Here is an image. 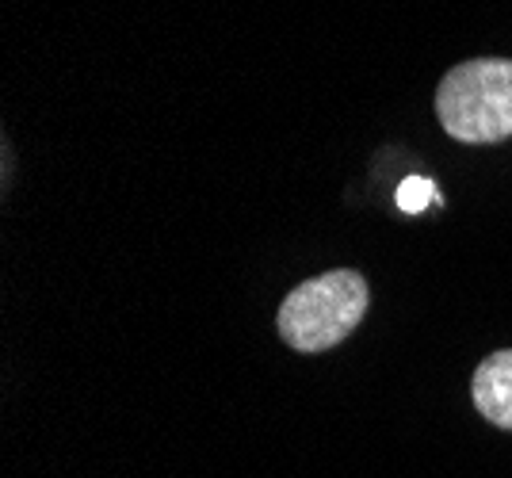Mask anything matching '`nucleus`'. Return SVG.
Masks as SVG:
<instances>
[{"mask_svg": "<svg viewBox=\"0 0 512 478\" xmlns=\"http://www.w3.org/2000/svg\"><path fill=\"white\" fill-rule=\"evenodd\" d=\"M440 127L467 146H493L512 138V62L474 58L463 62L436 88Z\"/></svg>", "mask_w": 512, "mask_h": 478, "instance_id": "obj_1", "label": "nucleus"}, {"mask_svg": "<svg viewBox=\"0 0 512 478\" xmlns=\"http://www.w3.org/2000/svg\"><path fill=\"white\" fill-rule=\"evenodd\" d=\"M367 283L352 268H337L314 280L299 283L279 306V337L295 352H325L341 345L344 337L367 314Z\"/></svg>", "mask_w": 512, "mask_h": 478, "instance_id": "obj_2", "label": "nucleus"}, {"mask_svg": "<svg viewBox=\"0 0 512 478\" xmlns=\"http://www.w3.org/2000/svg\"><path fill=\"white\" fill-rule=\"evenodd\" d=\"M474 410L497 429H512V348L486 356L474 371Z\"/></svg>", "mask_w": 512, "mask_h": 478, "instance_id": "obj_3", "label": "nucleus"}, {"mask_svg": "<svg viewBox=\"0 0 512 478\" xmlns=\"http://www.w3.org/2000/svg\"><path fill=\"white\" fill-rule=\"evenodd\" d=\"M436 184L428 180V176H409L406 184L398 188V207L406 211V215H417V211H425L428 203H436Z\"/></svg>", "mask_w": 512, "mask_h": 478, "instance_id": "obj_4", "label": "nucleus"}]
</instances>
